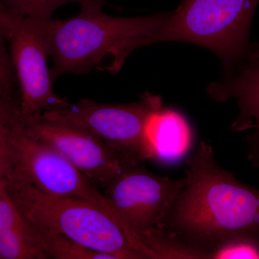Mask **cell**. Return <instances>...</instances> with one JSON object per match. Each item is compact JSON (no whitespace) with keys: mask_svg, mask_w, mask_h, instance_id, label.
<instances>
[{"mask_svg":"<svg viewBox=\"0 0 259 259\" xmlns=\"http://www.w3.org/2000/svg\"><path fill=\"white\" fill-rule=\"evenodd\" d=\"M249 58H251V59L259 58V42L252 44Z\"/></svg>","mask_w":259,"mask_h":259,"instance_id":"cell-18","label":"cell"},{"mask_svg":"<svg viewBox=\"0 0 259 259\" xmlns=\"http://www.w3.org/2000/svg\"><path fill=\"white\" fill-rule=\"evenodd\" d=\"M139 101L102 104L81 99L58 110L42 112L47 120L87 131L101 140L122 161L142 163L152 159L146 126L153 112L162 107L158 95L144 93Z\"/></svg>","mask_w":259,"mask_h":259,"instance_id":"cell-5","label":"cell"},{"mask_svg":"<svg viewBox=\"0 0 259 259\" xmlns=\"http://www.w3.org/2000/svg\"><path fill=\"white\" fill-rule=\"evenodd\" d=\"M259 259V245L252 242H230L211 253L210 259Z\"/></svg>","mask_w":259,"mask_h":259,"instance_id":"cell-16","label":"cell"},{"mask_svg":"<svg viewBox=\"0 0 259 259\" xmlns=\"http://www.w3.org/2000/svg\"><path fill=\"white\" fill-rule=\"evenodd\" d=\"M18 124L29 136L57 150L103 188L123 166L121 158L101 140L83 130L47 120L41 114Z\"/></svg>","mask_w":259,"mask_h":259,"instance_id":"cell-9","label":"cell"},{"mask_svg":"<svg viewBox=\"0 0 259 259\" xmlns=\"http://www.w3.org/2000/svg\"><path fill=\"white\" fill-rule=\"evenodd\" d=\"M8 122L0 118V186L8 180L10 174V134Z\"/></svg>","mask_w":259,"mask_h":259,"instance_id":"cell-17","label":"cell"},{"mask_svg":"<svg viewBox=\"0 0 259 259\" xmlns=\"http://www.w3.org/2000/svg\"><path fill=\"white\" fill-rule=\"evenodd\" d=\"M185 182V177L158 176L140 162L124 161L120 173L104 187L110 210L146 259L151 256L143 239L163 228Z\"/></svg>","mask_w":259,"mask_h":259,"instance_id":"cell-6","label":"cell"},{"mask_svg":"<svg viewBox=\"0 0 259 259\" xmlns=\"http://www.w3.org/2000/svg\"><path fill=\"white\" fill-rule=\"evenodd\" d=\"M20 89L8 44L0 33V118L12 124L18 121Z\"/></svg>","mask_w":259,"mask_h":259,"instance_id":"cell-13","label":"cell"},{"mask_svg":"<svg viewBox=\"0 0 259 259\" xmlns=\"http://www.w3.org/2000/svg\"><path fill=\"white\" fill-rule=\"evenodd\" d=\"M35 228L42 249L49 258L117 259L113 255L92 249L63 235Z\"/></svg>","mask_w":259,"mask_h":259,"instance_id":"cell-14","label":"cell"},{"mask_svg":"<svg viewBox=\"0 0 259 259\" xmlns=\"http://www.w3.org/2000/svg\"><path fill=\"white\" fill-rule=\"evenodd\" d=\"M0 33L8 44L18 78L19 122L68 106L70 102L53 88L42 19L24 17L0 3Z\"/></svg>","mask_w":259,"mask_h":259,"instance_id":"cell-7","label":"cell"},{"mask_svg":"<svg viewBox=\"0 0 259 259\" xmlns=\"http://www.w3.org/2000/svg\"><path fill=\"white\" fill-rule=\"evenodd\" d=\"M259 0H181L151 40L200 46L218 56L231 74L248 58L250 31Z\"/></svg>","mask_w":259,"mask_h":259,"instance_id":"cell-4","label":"cell"},{"mask_svg":"<svg viewBox=\"0 0 259 259\" xmlns=\"http://www.w3.org/2000/svg\"><path fill=\"white\" fill-rule=\"evenodd\" d=\"M35 228L22 215L6 188L0 186V259H49Z\"/></svg>","mask_w":259,"mask_h":259,"instance_id":"cell-11","label":"cell"},{"mask_svg":"<svg viewBox=\"0 0 259 259\" xmlns=\"http://www.w3.org/2000/svg\"><path fill=\"white\" fill-rule=\"evenodd\" d=\"M6 188L22 215L38 229L58 233L117 259H146L111 211L79 197L53 195L17 181Z\"/></svg>","mask_w":259,"mask_h":259,"instance_id":"cell-3","label":"cell"},{"mask_svg":"<svg viewBox=\"0 0 259 259\" xmlns=\"http://www.w3.org/2000/svg\"><path fill=\"white\" fill-rule=\"evenodd\" d=\"M2 4L24 17L49 19L63 5L77 3L81 8L108 5L107 0H0Z\"/></svg>","mask_w":259,"mask_h":259,"instance_id":"cell-15","label":"cell"},{"mask_svg":"<svg viewBox=\"0 0 259 259\" xmlns=\"http://www.w3.org/2000/svg\"><path fill=\"white\" fill-rule=\"evenodd\" d=\"M207 92L214 101L236 102L239 112L231 128L251 131L247 139L248 159L259 168V58L247 59L221 81L210 83Z\"/></svg>","mask_w":259,"mask_h":259,"instance_id":"cell-10","label":"cell"},{"mask_svg":"<svg viewBox=\"0 0 259 259\" xmlns=\"http://www.w3.org/2000/svg\"><path fill=\"white\" fill-rule=\"evenodd\" d=\"M103 8H81L72 18L42 20L54 83L62 75L86 74L93 70L117 74L134 51L151 45L170 14L120 18L105 14Z\"/></svg>","mask_w":259,"mask_h":259,"instance_id":"cell-2","label":"cell"},{"mask_svg":"<svg viewBox=\"0 0 259 259\" xmlns=\"http://www.w3.org/2000/svg\"><path fill=\"white\" fill-rule=\"evenodd\" d=\"M185 178L159 231L194 259H210L230 242L259 245V190L220 166L212 146L199 143L187 158Z\"/></svg>","mask_w":259,"mask_h":259,"instance_id":"cell-1","label":"cell"},{"mask_svg":"<svg viewBox=\"0 0 259 259\" xmlns=\"http://www.w3.org/2000/svg\"><path fill=\"white\" fill-rule=\"evenodd\" d=\"M146 136L153 161L163 163L178 161L190 149L192 130L180 112L171 109L158 110L150 116Z\"/></svg>","mask_w":259,"mask_h":259,"instance_id":"cell-12","label":"cell"},{"mask_svg":"<svg viewBox=\"0 0 259 259\" xmlns=\"http://www.w3.org/2000/svg\"><path fill=\"white\" fill-rule=\"evenodd\" d=\"M10 174L8 180L23 182L53 195L79 197L110 210L95 183L57 150L27 134L21 126L10 127Z\"/></svg>","mask_w":259,"mask_h":259,"instance_id":"cell-8","label":"cell"}]
</instances>
